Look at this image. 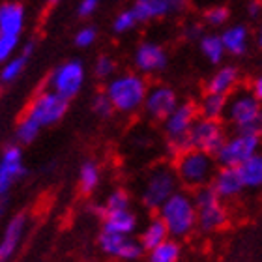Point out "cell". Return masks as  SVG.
Returning <instances> with one entry per match:
<instances>
[{"mask_svg": "<svg viewBox=\"0 0 262 262\" xmlns=\"http://www.w3.org/2000/svg\"><path fill=\"white\" fill-rule=\"evenodd\" d=\"M262 113L260 101L253 94L242 92L227 105V118L238 131H247Z\"/></svg>", "mask_w": 262, "mask_h": 262, "instance_id": "cell-12", "label": "cell"}, {"mask_svg": "<svg viewBox=\"0 0 262 262\" xmlns=\"http://www.w3.org/2000/svg\"><path fill=\"white\" fill-rule=\"evenodd\" d=\"M137 23L139 21H137L135 13H133V10L129 8V10H124L116 15L115 23H113V28H115L116 34H124V32H129L131 28H135Z\"/></svg>", "mask_w": 262, "mask_h": 262, "instance_id": "cell-32", "label": "cell"}, {"mask_svg": "<svg viewBox=\"0 0 262 262\" xmlns=\"http://www.w3.org/2000/svg\"><path fill=\"white\" fill-rule=\"evenodd\" d=\"M28 58L30 56L21 53L17 56H11L10 60H6L4 66H2V71H0V81L2 82H13L15 79L21 77V73L25 71L28 64Z\"/></svg>", "mask_w": 262, "mask_h": 262, "instance_id": "cell-28", "label": "cell"}, {"mask_svg": "<svg viewBox=\"0 0 262 262\" xmlns=\"http://www.w3.org/2000/svg\"><path fill=\"white\" fill-rule=\"evenodd\" d=\"M186 6L187 0H135L131 10L137 21L146 23L170 13H180L182 10H186Z\"/></svg>", "mask_w": 262, "mask_h": 262, "instance_id": "cell-15", "label": "cell"}, {"mask_svg": "<svg viewBox=\"0 0 262 262\" xmlns=\"http://www.w3.org/2000/svg\"><path fill=\"white\" fill-rule=\"evenodd\" d=\"M133 60H135L137 70L142 73H158L167 68L169 56L161 45L154 43V41H144L137 47Z\"/></svg>", "mask_w": 262, "mask_h": 262, "instance_id": "cell-16", "label": "cell"}, {"mask_svg": "<svg viewBox=\"0 0 262 262\" xmlns=\"http://www.w3.org/2000/svg\"><path fill=\"white\" fill-rule=\"evenodd\" d=\"M262 11V4L260 2H257V0H253L251 4H249V15L251 17H258Z\"/></svg>", "mask_w": 262, "mask_h": 262, "instance_id": "cell-42", "label": "cell"}, {"mask_svg": "<svg viewBox=\"0 0 262 262\" xmlns=\"http://www.w3.org/2000/svg\"><path fill=\"white\" fill-rule=\"evenodd\" d=\"M257 41H258V47L262 49V25L260 28H258V36H257Z\"/></svg>", "mask_w": 262, "mask_h": 262, "instance_id": "cell-43", "label": "cell"}, {"mask_svg": "<svg viewBox=\"0 0 262 262\" xmlns=\"http://www.w3.org/2000/svg\"><path fill=\"white\" fill-rule=\"evenodd\" d=\"M193 202L196 208V225L202 230H217L227 221V210L223 206V199L213 191L212 186L199 187L193 195Z\"/></svg>", "mask_w": 262, "mask_h": 262, "instance_id": "cell-5", "label": "cell"}, {"mask_svg": "<svg viewBox=\"0 0 262 262\" xmlns=\"http://www.w3.org/2000/svg\"><path fill=\"white\" fill-rule=\"evenodd\" d=\"M258 146H260V137L247 131H238L236 135L225 139L213 158L219 167H240L246 159L258 152Z\"/></svg>", "mask_w": 262, "mask_h": 262, "instance_id": "cell-6", "label": "cell"}, {"mask_svg": "<svg viewBox=\"0 0 262 262\" xmlns=\"http://www.w3.org/2000/svg\"><path fill=\"white\" fill-rule=\"evenodd\" d=\"M210 186L221 199H232V196L240 195L244 191V182L238 172V167H221L215 170Z\"/></svg>", "mask_w": 262, "mask_h": 262, "instance_id": "cell-17", "label": "cell"}, {"mask_svg": "<svg viewBox=\"0 0 262 262\" xmlns=\"http://www.w3.org/2000/svg\"><path fill=\"white\" fill-rule=\"evenodd\" d=\"M25 27V8L19 2L0 4V34L21 36Z\"/></svg>", "mask_w": 262, "mask_h": 262, "instance_id": "cell-19", "label": "cell"}, {"mask_svg": "<svg viewBox=\"0 0 262 262\" xmlns=\"http://www.w3.org/2000/svg\"><path fill=\"white\" fill-rule=\"evenodd\" d=\"M199 45H201V53L206 56L208 62L221 64L225 53H227L223 41H221V36H217V34H204V36L199 39Z\"/></svg>", "mask_w": 262, "mask_h": 262, "instance_id": "cell-26", "label": "cell"}, {"mask_svg": "<svg viewBox=\"0 0 262 262\" xmlns=\"http://www.w3.org/2000/svg\"><path fill=\"white\" fill-rule=\"evenodd\" d=\"M19 45V36H10V34H0V64L10 60Z\"/></svg>", "mask_w": 262, "mask_h": 262, "instance_id": "cell-34", "label": "cell"}, {"mask_svg": "<svg viewBox=\"0 0 262 262\" xmlns=\"http://www.w3.org/2000/svg\"><path fill=\"white\" fill-rule=\"evenodd\" d=\"M39 131H41V126H39L38 122L25 115L23 116V120L19 122V126H17L15 137L21 144H30V142H34L36 139H38Z\"/></svg>", "mask_w": 262, "mask_h": 262, "instance_id": "cell-30", "label": "cell"}, {"mask_svg": "<svg viewBox=\"0 0 262 262\" xmlns=\"http://www.w3.org/2000/svg\"><path fill=\"white\" fill-rule=\"evenodd\" d=\"M247 133H253V135L262 137V113L258 115V118L251 124V127L247 129Z\"/></svg>", "mask_w": 262, "mask_h": 262, "instance_id": "cell-40", "label": "cell"}, {"mask_svg": "<svg viewBox=\"0 0 262 262\" xmlns=\"http://www.w3.org/2000/svg\"><path fill=\"white\" fill-rule=\"evenodd\" d=\"M70 101L55 92V90H43L32 99V103L28 105L27 116L34 118L41 127L55 126L56 122H60L68 113Z\"/></svg>", "mask_w": 262, "mask_h": 262, "instance_id": "cell-8", "label": "cell"}, {"mask_svg": "<svg viewBox=\"0 0 262 262\" xmlns=\"http://www.w3.org/2000/svg\"><path fill=\"white\" fill-rule=\"evenodd\" d=\"M238 172L242 176V182L246 187H260L262 186V154H253L251 158L246 159L238 167Z\"/></svg>", "mask_w": 262, "mask_h": 262, "instance_id": "cell-25", "label": "cell"}, {"mask_svg": "<svg viewBox=\"0 0 262 262\" xmlns=\"http://www.w3.org/2000/svg\"><path fill=\"white\" fill-rule=\"evenodd\" d=\"M101 0H81L77 6V15L79 17H90L94 11L98 10V6Z\"/></svg>", "mask_w": 262, "mask_h": 262, "instance_id": "cell-38", "label": "cell"}, {"mask_svg": "<svg viewBox=\"0 0 262 262\" xmlns=\"http://www.w3.org/2000/svg\"><path fill=\"white\" fill-rule=\"evenodd\" d=\"M142 107L146 109V113L154 120H165L178 107V96L167 84H156V86L148 88Z\"/></svg>", "mask_w": 262, "mask_h": 262, "instance_id": "cell-13", "label": "cell"}, {"mask_svg": "<svg viewBox=\"0 0 262 262\" xmlns=\"http://www.w3.org/2000/svg\"><path fill=\"white\" fill-rule=\"evenodd\" d=\"M202 36H204V32H202L201 25H189V27L186 28V38H189V39H201Z\"/></svg>", "mask_w": 262, "mask_h": 262, "instance_id": "cell-39", "label": "cell"}, {"mask_svg": "<svg viewBox=\"0 0 262 262\" xmlns=\"http://www.w3.org/2000/svg\"><path fill=\"white\" fill-rule=\"evenodd\" d=\"M253 96H255L258 101H262V75H258L257 79H255V82H253Z\"/></svg>", "mask_w": 262, "mask_h": 262, "instance_id": "cell-41", "label": "cell"}, {"mask_svg": "<svg viewBox=\"0 0 262 262\" xmlns=\"http://www.w3.org/2000/svg\"><path fill=\"white\" fill-rule=\"evenodd\" d=\"M229 10L225 6H213V8H208L204 11V21L210 25V27H223L225 23L229 21Z\"/></svg>", "mask_w": 262, "mask_h": 262, "instance_id": "cell-33", "label": "cell"}, {"mask_svg": "<svg viewBox=\"0 0 262 262\" xmlns=\"http://www.w3.org/2000/svg\"><path fill=\"white\" fill-rule=\"evenodd\" d=\"M84 82V66L81 60H68L56 66L49 77V86L68 101L81 92Z\"/></svg>", "mask_w": 262, "mask_h": 262, "instance_id": "cell-10", "label": "cell"}, {"mask_svg": "<svg viewBox=\"0 0 262 262\" xmlns=\"http://www.w3.org/2000/svg\"><path fill=\"white\" fill-rule=\"evenodd\" d=\"M158 215L161 217L169 236L184 238L196 227V208L193 196L184 191H174L159 206Z\"/></svg>", "mask_w": 262, "mask_h": 262, "instance_id": "cell-2", "label": "cell"}, {"mask_svg": "<svg viewBox=\"0 0 262 262\" xmlns=\"http://www.w3.org/2000/svg\"><path fill=\"white\" fill-rule=\"evenodd\" d=\"M225 129L219 120H210V118H202L199 116L193 122L191 129L187 131L186 135V144L187 150H201V152L212 154L215 156L221 144L225 142Z\"/></svg>", "mask_w": 262, "mask_h": 262, "instance_id": "cell-7", "label": "cell"}, {"mask_svg": "<svg viewBox=\"0 0 262 262\" xmlns=\"http://www.w3.org/2000/svg\"><path fill=\"white\" fill-rule=\"evenodd\" d=\"M25 229H27V217L23 213L15 215L10 223L6 225L2 240H0V262H8L13 257V253L17 251V247L23 240Z\"/></svg>", "mask_w": 262, "mask_h": 262, "instance_id": "cell-18", "label": "cell"}, {"mask_svg": "<svg viewBox=\"0 0 262 262\" xmlns=\"http://www.w3.org/2000/svg\"><path fill=\"white\" fill-rule=\"evenodd\" d=\"M103 217V229L118 232V234H133L137 229V215L129 208L126 210H113V212H101Z\"/></svg>", "mask_w": 262, "mask_h": 262, "instance_id": "cell-20", "label": "cell"}, {"mask_svg": "<svg viewBox=\"0 0 262 262\" xmlns=\"http://www.w3.org/2000/svg\"><path fill=\"white\" fill-rule=\"evenodd\" d=\"M182 247L178 242L167 240L148 251V262H178L180 260Z\"/></svg>", "mask_w": 262, "mask_h": 262, "instance_id": "cell-27", "label": "cell"}, {"mask_svg": "<svg viewBox=\"0 0 262 262\" xmlns=\"http://www.w3.org/2000/svg\"><path fill=\"white\" fill-rule=\"evenodd\" d=\"M129 208V195H127L124 189H116L113 191L107 201H105V206L101 208V212H113V210H126Z\"/></svg>", "mask_w": 262, "mask_h": 262, "instance_id": "cell-31", "label": "cell"}, {"mask_svg": "<svg viewBox=\"0 0 262 262\" xmlns=\"http://www.w3.org/2000/svg\"><path fill=\"white\" fill-rule=\"evenodd\" d=\"M99 167L94 161H84L79 170V184H81L82 193H92L99 186Z\"/></svg>", "mask_w": 262, "mask_h": 262, "instance_id": "cell-29", "label": "cell"}, {"mask_svg": "<svg viewBox=\"0 0 262 262\" xmlns=\"http://www.w3.org/2000/svg\"><path fill=\"white\" fill-rule=\"evenodd\" d=\"M240 81V71L234 66H223L219 71H215L212 79L208 81L206 90L212 94H221V96H229L234 86Z\"/></svg>", "mask_w": 262, "mask_h": 262, "instance_id": "cell-21", "label": "cell"}, {"mask_svg": "<svg viewBox=\"0 0 262 262\" xmlns=\"http://www.w3.org/2000/svg\"><path fill=\"white\" fill-rule=\"evenodd\" d=\"M92 109L94 113L98 116H101V118H109L113 113H115V107H113V103H111V99L107 98V94H98L96 98H94L92 101Z\"/></svg>", "mask_w": 262, "mask_h": 262, "instance_id": "cell-36", "label": "cell"}, {"mask_svg": "<svg viewBox=\"0 0 262 262\" xmlns=\"http://www.w3.org/2000/svg\"><path fill=\"white\" fill-rule=\"evenodd\" d=\"M146 92L148 84L139 73H120L113 77L105 88L115 111L124 115H131L141 109L146 99Z\"/></svg>", "mask_w": 262, "mask_h": 262, "instance_id": "cell-1", "label": "cell"}, {"mask_svg": "<svg viewBox=\"0 0 262 262\" xmlns=\"http://www.w3.org/2000/svg\"><path fill=\"white\" fill-rule=\"evenodd\" d=\"M98 38V30L94 27H82L79 32L75 34V45L77 47H81V49H86L90 45L96 41Z\"/></svg>", "mask_w": 262, "mask_h": 262, "instance_id": "cell-37", "label": "cell"}, {"mask_svg": "<svg viewBox=\"0 0 262 262\" xmlns=\"http://www.w3.org/2000/svg\"><path fill=\"white\" fill-rule=\"evenodd\" d=\"M178 176L167 167H159L148 176L146 184L142 187V204L148 210H159V206L176 191Z\"/></svg>", "mask_w": 262, "mask_h": 262, "instance_id": "cell-9", "label": "cell"}, {"mask_svg": "<svg viewBox=\"0 0 262 262\" xmlns=\"http://www.w3.org/2000/svg\"><path fill=\"white\" fill-rule=\"evenodd\" d=\"M227 105H229L227 96L208 92L199 103V116L210 118V120H221L227 115Z\"/></svg>", "mask_w": 262, "mask_h": 262, "instance_id": "cell-24", "label": "cell"}, {"mask_svg": "<svg viewBox=\"0 0 262 262\" xmlns=\"http://www.w3.org/2000/svg\"><path fill=\"white\" fill-rule=\"evenodd\" d=\"M221 41L225 45V51L232 56H242L247 53L249 45V30L246 25H234V27L225 28L221 34Z\"/></svg>", "mask_w": 262, "mask_h": 262, "instance_id": "cell-22", "label": "cell"}, {"mask_svg": "<svg viewBox=\"0 0 262 262\" xmlns=\"http://www.w3.org/2000/svg\"><path fill=\"white\" fill-rule=\"evenodd\" d=\"M47 2H49L51 6H55V4H58V2H60V0H47Z\"/></svg>", "mask_w": 262, "mask_h": 262, "instance_id": "cell-44", "label": "cell"}, {"mask_svg": "<svg viewBox=\"0 0 262 262\" xmlns=\"http://www.w3.org/2000/svg\"><path fill=\"white\" fill-rule=\"evenodd\" d=\"M99 247L105 255L109 257H116L120 260L126 262H135L142 257V249L141 242L133 240L126 234H118V232H113V230L103 229L101 234H99Z\"/></svg>", "mask_w": 262, "mask_h": 262, "instance_id": "cell-11", "label": "cell"}, {"mask_svg": "<svg viewBox=\"0 0 262 262\" xmlns=\"http://www.w3.org/2000/svg\"><path fill=\"white\" fill-rule=\"evenodd\" d=\"M196 118H199V107L195 103H178V107L163 120L165 133L169 139V150L172 156H180L187 150L186 135Z\"/></svg>", "mask_w": 262, "mask_h": 262, "instance_id": "cell-4", "label": "cell"}, {"mask_svg": "<svg viewBox=\"0 0 262 262\" xmlns=\"http://www.w3.org/2000/svg\"><path fill=\"white\" fill-rule=\"evenodd\" d=\"M169 238V230H167V225L161 221V217H154L150 219V223L142 229L141 236H139V242L144 251H150L156 246H159L161 242H165Z\"/></svg>", "mask_w": 262, "mask_h": 262, "instance_id": "cell-23", "label": "cell"}, {"mask_svg": "<svg viewBox=\"0 0 262 262\" xmlns=\"http://www.w3.org/2000/svg\"><path fill=\"white\" fill-rule=\"evenodd\" d=\"M115 60L111 58V56H99L98 60H96V64H94V73H96V77L98 79H109V77H113V73H115Z\"/></svg>", "mask_w": 262, "mask_h": 262, "instance_id": "cell-35", "label": "cell"}, {"mask_svg": "<svg viewBox=\"0 0 262 262\" xmlns=\"http://www.w3.org/2000/svg\"><path fill=\"white\" fill-rule=\"evenodd\" d=\"M23 152L19 146H8L0 158V196H6L11 186L25 176Z\"/></svg>", "mask_w": 262, "mask_h": 262, "instance_id": "cell-14", "label": "cell"}, {"mask_svg": "<svg viewBox=\"0 0 262 262\" xmlns=\"http://www.w3.org/2000/svg\"><path fill=\"white\" fill-rule=\"evenodd\" d=\"M213 174H215V158L212 154L189 148L178 156L176 176L187 187L199 189L202 186H208L212 182Z\"/></svg>", "mask_w": 262, "mask_h": 262, "instance_id": "cell-3", "label": "cell"}]
</instances>
